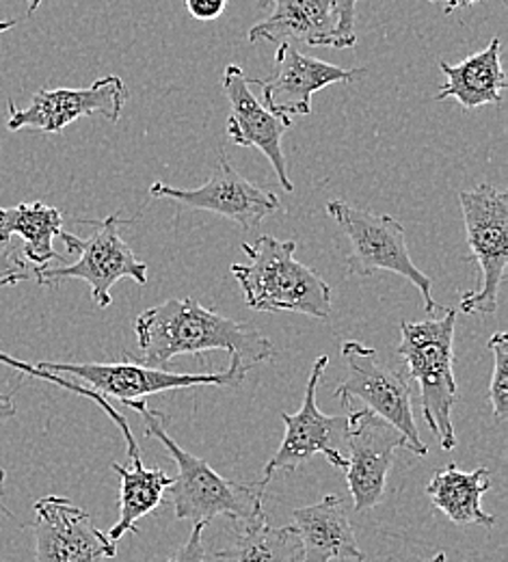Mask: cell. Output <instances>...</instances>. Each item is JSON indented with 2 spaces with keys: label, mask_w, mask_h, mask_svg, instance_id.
<instances>
[{
  "label": "cell",
  "mask_w": 508,
  "mask_h": 562,
  "mask_svg": "<svg viewBox=\"0 0 508 562\" xmlns=\"http://www.w3.org/2000/svg\"><path fill=\"white\" fill-rule=\"evenodd\" d=\"M139 355H128L151 368H167L180 355L227 351L238 355L249 368L273 361L275 347L253 325L225 318L204 307L195 296L169 299L139 314L135 321Z\"/></svg>",
  "instance_id": "cell-1"
},
{
  "label": "cell",
  "mask_w": 508,
  "mask_h": 562,
  "mask_svg": "<svg viewBox=\"0 0 508 562\" xmlns=\"http://www.w3.org/2000/svg\"><path fill=\"white\" fill-rule=\"evenodd\" d=\"M135 409L146 424V437L158 439L178 468V476L171 481L169 490L176 519L189 521H211L215 517H227L240 521L245 526L264 519L262 499L267 492V483H238L223 479L215 468H211L204 459L184 450L169 432L167 416L149 409L146 398L126 403Z\"/></svg>",
  "instance_id": "cell-2"
},
{
  "label": "cell",
  "mask_w": 508,
  "mask_h": 562,
  "mask_svg": "<svg viewBox=\"0 0 508 562\" xmlns=\"http://www.w3.org/2000/svg\"><path fill=\"white\" fill-rule=\"evenodd\" d=\"M247 265H232L245 305L256 312H294L312 318L331 316V285L294 258L296 243L260 236L242 243Z\"/></svg>",
  "instance_id": "cell-3"
},
{
  "label": "cell",
  "mask_w": 508,
  "mask_h": 562,
  "mask_svg": "<svg viewBox=\"0 0 508 562\" xmlns=\"http://www.w3.org/2000/svg\"><path fill=\"white\" fill-rule=\"evenodd\" d=\"M454 331L456 310L445 307L441 316L422 323H400L398 355L407 374L420 387L425 422L439 439L441 450L456 448L452 409L459 401L454 376Z\"/></svg>",
  "instance_id": "cell-4"
},
{
  "label": "cell",
  "mask_w": 508,
  "mask_h": 562,
  "mask_svg": "<svg viewBox=\"0 0 508 562\" xmlns=\"http://www.w3.org/2000/svg\"><path fill=\"white\" fill-rule=\"evenodd\" d=\"M327 214L340 225L342 234L351 245L347 258L349 276L370 278L379 271L394 273L398 278L411 281L425 301V312H443L433 299V281L425 276L409 256L405 243V225L390 214L363 211L342 200H331L327 204Z\"/></svg>",
  "instance_id": "cell-5"
},
{
  "label": "cell",
  "mask_w": 508,
  "mask_h": 562,
  "mask_svg": "<svg viewBox=\"0 0 508 562\" xmlns=\"http://www.w3.org/2000/svg\"><path fill=\"white\" fill-rule=\"evenodd\" d=\"M82 223L93 225V234L87 240H80L68 232L59 234L70 254H78V260L57 269H33V280H37L39 285H59L61 281L68 280L87 281L93 303L100 310H106L113 303L111 288L117 281L133 280L139 285H146L147 267L133 254L120 234L124 225L133 223L131 218L126 221L120 214H111L102 221L82 218Z\"/></svg>",
  "instance_id": "cell-6"
},
{
  "label": "cell",
  "mask_w": 508,
  "mask_h": 562,
  "mask_svg": "<svg viewBox=\"0 0 508 562\" xmlns=\"http://www.w3.org/2000/svg\"><path fill=\"white\" fill-rule=\"evenodd\" d=\"M37 368L76 376L87 387L98 392L104 398H117L120 403H131L147 398L151 394L171 392V390H189V387H238L249 366L238 357H229V366L221 372H204V374H184L169 372L167 368H151L135 361L128 352H124L122 363H59V361H35Z\"/></svg>",
  "instance_id": "cell-7"
},
{
  "label": "cell",
  "mask_w": 508,
  "mask_h": 562,
  "mask_svg": "<svg viewBox=\"0 0 508 562\" xmlns=\"http://www.w3.org/2000/svg\"><path fill=\"white\" fill-rule=\"evenodd\" d=\"M472 260L481 267V285L463 292V314H496L508 265V195L492 184L459 191Z\"/></svg>",
  "instance_id": "cell-8"
},
{
  "label": "cell",
  "mask_w": 508,
  "mask_h": 562,
  "mask_svg": "<svg viewBox=\"0 0 508 562\" xmlns=\"http://www.w3.org/2000/svg\"><path fill=\"white\" fill-rule=\"evenodd\" d=\"M340 351L347 363V374L334 390L336 398H340L345 407L351 401H363L365 409L390 422L405 435L407 448L414 454L427 457L429 448L422 441L416 424L411 387L405 374L381 363L376 351L358 340L345 342Z\"/></svg>",
  "instance_id": "cell-9"
},
{
  "label": "cell",
  "mask_w": 508,
  "mask_h": 562,
  "mask_svg": "<svg viewBox=\"0 0 508 562\" xmlns=\"http://www.w3.org/2000/svg\"><path fill=\"white\" fill-rule=\"evenodd\" d=\"M329 357L323 355L314 361V368L307 379L305 398L296 414H282L286 424V435L280 450L264 465V483L269 485L278 472H294L307 463L314 454H323L329 465L345 470V437L349 428V416H327L318 409V385L325 374Z\"/></svg>",
  "instance_id": "cell-10"
},
{
  "label": "cell",
  "mask_w": 508,
  "mask_h": 562,
  "mask_svg": "<svg viewBox=\"0 0 508 562\" xmlns=\"http://www.w3.org/2000/svg\"><path fill=\"white\" fill-rule=\"evenodd\" d=\"M128 95V87L120 76L98 78L84 89H39L26 109H18L9 100L7 128H33L57 135L80 117L102 115L109 122H117Z\"/></svg>",
  "instance_id": "cell-11"
},
{
  "label": "cell",
  "mask_w": 508,
  "mask_h": 562,
  "mask_svg": "<svg viewBox=\"0 0 508 562\" xmlns=\"http://www.w3.org/2000/svg\"><path fill=\"white\" fill-rule=\"evenodd\" d=\"M345 448L349 450L345 472L353 510H370L383 499L396 452L407 448V439L396 426L370 409H358L349 414Z\"/></svg>",
  "instance_id": "cell-12"
},
{
  "label": "cell",
  "mask_w": 508,
  "mask_h": 562,
  "mask_svg": "<svg viewBox=\"0 0 508 562\" xmlns=\"http://www.w3.org/2000/svg\"><path fill=\"white\" fill-rule=\"evenodd\" d=\"M149 195L154 200H171L182 209L215 212L238 223L242 229H256L269 214L282 211L280 198L242 178L227 162L223 151L206 184L197 189H176L165 182H154Z\"/></svg>",
  "instance_id": "cell-13"
},
{
  "label": "cell",
  "mask_w": 508,
  "mask_h": 562,
  "mask_svg": "<svg viewBox=\"0 0 508 562\" xmlns=\"http://www.w3.org/2000/svg\"><path fill=\"white\" fill-rule=\"evenodd\" d=\"M35 561L106 562L117 557V543L93 526L87 510L61 495L35 502Z\"/></svg>",
  "instance_id": "cell-14"
},
{
  "label": "cell",
  "mask_w": 508,
  "mask_h": 562,
  "mask_svg": "<svg viewBox=\"0 0 508 562\" xmlns=\"http://www.w3.org/2000/svg\"><path fill=\"white\" fill-rule=\"evenodd\" d=\"M223 91L229 102L227 137L240 147H258L273 165L280 184L292 193L294 184L289 178L286 156L282 149L284 133L291 128V117L273 115L249 89V80L238 66H227L223 71Z\"/></svg>",
  "instance_id": "cell-15"
},
{
  "label": "cell",
  "mask_w": 508,
  "mask_h": 562,
  "mask_svg": "<svg viewBox=\"0 0 508 562\" xmlns=\"http://www.w3.org/2000/svg\"><path fill=\"white\" fill-rule=\"evenodd\" d=\"M275 76L269 80H249L262 87L267 109L280 117L309 115L312 95L331 85H349L355 80L358 71L342 70L334 64L307 57L298 53L291 42L280 44L275 57Z\"/></svg>",
  "instance_id": "cell-16"
},
{
  "label": "cell",
  "mask_w": 508,
  "mask_h": 562,
  "mask_svg": "<svg viewBox=\"0 0 508 562\" xmlns=\"http://www.w3.org/2000/svg\"><path fill=\"white\" fill-rule=\"evenodd\" d=\"M292 519L303 546L301 562H363L365 559L342 495H325L312 506L294 508Z\"/></svg>",
  "instance_id": "cell-17"
},
{
  "label": "cell",
  "mask_w": 508,
  "mask_h": 562,
  "mask_svg": "<svg viewBox=\"0 0 508 562\" xmlns=\"http://www.w3.org/2000/svg\"><path fill=\"white\" fill-rule=\"evenodd\" d=\"M445 82L436 100H456L463 109H481L487 104H500L507 89V74L503 68V40L494 37L487 48L467 57L465 61L450 66L439 61Z\"/></svg>",
  "instance_id": "cell-18"
},
{
  "label": "cell",
  "mask_w": 508,
  "mask_h": 562,
  "mask_svg": "<svg viewBox=\"0 0 508 562\" xmlns=\"http://www.w3.org/2000/svg\"><path fill=\"white\" fill-rule=\"evenodd\" d=\"M336 26L334 0H273V13L256 24L249 42L284 44L289 40L305 42L307 46H325V40Z\"/></svg>",
  "instance_id": "cell-19"
},
{
  "label": "cell",
  "mask_w": 508,
  "mask_h": 562,
  "mask_svg": "<svg viewBox=\"0 0 508 562\" xmlns=\"http://www.w3.org/2000/svg\"><path fill=\"white\" fill-rule=\"evenodd\" d=\"M492 490V472L476 468L472 472L459 470L454 463L437 470L427 485V495L433 506L456 526H485L494 528L496 517L481 506L483 495Z\"/></svg>",
  "instance_id": "cell-20"
},
{
  "label": "cell",
  "mask_w": 508,
  "mask_h": 562,
  "mask_svg": "<svg viewBox=\"0 0 508 562\" xmlns=\"http://www.w3.org/2000/svg\"><path fill=\"white\" fill-rule=\"evenodd\" d=\"M64 232V214L55 206L42 202L18 204L13 209H0V245L7 247L13 236L24 240V262L33 269H44L50 262H64L53 247V240Z\"/></svg>",
  "instance_id": "cell-21"
},
{
  "label": "cell",
  "mask_w": 508,
  "mask_h": 562,
  "mask_svg": "<svg viewBox=\"0 0 508 562\" xmlns=\"http://www.w3.org/2000/svg\"><path fill=\"white\" fill-rule=\"evenodd\" d=\"M111 468L117 472L122 485H120V517L106 535L113 543H117L126 535L139 532L137 521L162 504V495L169 490L173 479L162 470L146 468L144 461L133 463V468H126L122 463H111Z\"/></svg>",
  "instance_id": "cell-22"
},
{
  "label": "cell",
  "mask_w": 508,
  "mask_h": 562,
  "mask_svg": "<svg viewBox=\"0 0 508 562\" xmlns=\"http://www.w3.org/2000/svg\"><path fill=\"white\" fill-rule=\"evenodd\" d=\"M217 562H301L303 546L292 526H271L264 519L245 526L234 535L227 548L215 554Z\"/></svg>",
  "instance_id": "cell-23"
},
{
  "label": "cell",
  "mask_w": 508,
  "mask_h": 562,
  "mask_svg": "<svg viewBox=\"0 0 508 562\" xmlns=\"http://www.w3.org/2000/svg\"><path fill=\"white\" fill-rule=\"evenodd\" d=\"M0 363H4V366H9V368H13V370H18V372H22V374H29V376H33V379H42V381H48V383H55V385H59V387H64V390H68V392H72V394H78V396H84V398H89V401H93L109 418L111 422L120 428V432L124 435V439H126V446H128V457H131V461H137V459H142V450H139V443H137V439H135V435H133V430H131V424L128 420L124 418V416H120V412L115 409V407H111V403L104 398V396H100L98 392H93L91 387H87V385H80V383H74V381H68V379H64L61 374H55V372H48V370H42V368H37L35 363H29V361H22V359H15V357H11V355H7V352L0 351Z\"/></svg>",
  "instance_id": "cell-24"
},
{
  "label": "cell",
  "mask_w": 508,
  "mask_h": 562,
  "mask_svg": "<svg viewBox=\"0 0 508 562\" xmlns=\"http://www.w3.org/2000/svg\"><path fill=\"white\" fill-rule=\"evenodd\" d=\"M489 349L494 352V374L489 383V403L494 418L505 422L508 418V334L496 331L489 338Z\"/></svg>",
  "instance_id": "cell-25"
},
{
  "label": "cell",
  "mask_w": 508,
  "mask_h": 562,
  "mask_svg": "<svg viewBox=\"0 0 508 562\" xmlns=\"http://www.w3.org/2000/svg\"><path fill=\"white\" fill-rule=\"evenodd\" d=\"M334 7H336V26L325 40V48H336V50L353 48L358 44V35H355L358 0H334Z\"/></svg>",
  "instance_id": "cell-26"
},
{
  "label": "cell",
  "mask_w": 508,
  "mask_h": 562,
  "mask_svg": "<svg viewBox=\"0 0 508 562\" xmlns=\"http://www.w3.org/2000/svg\"><path fill=\"white\" fill-rule=\"evenodd\" d=\"M204 530L206 521H195L193 530L187 539V543L167 562H204L206 561V548H204Z\"/></svg>",
  "instance_id": "cell-27"
},
{
  "label": "cell",
  "mask_w": 508,
  "mask_h": 562,
  "mask_svg": "<svg viewBox=\"0 0 508 562\" xmlns=\"http://www.w3.org/2000/svg\"><path fill=\"white\" fill-rule=\"evenodd\" d=\"M26 280H33V269H29L24 260H15V256L0 245V283L15 285Z\"/></svg>",
  "instance_id": "cell-28"
},
{
  "label": "cell",
  "mask_w": 508,
  "mask_h": 562,
  "mask_svg": "<svg viewBox=\"0 0 508 562\" xmlns=\"http://www.w3.org/2000/svg\"><path fill=\"white\" fill-rule=\"evenodd\" d=\"M227 0H187V9L195 20H217L225 11Z\"/></svg>",
  "instance_id": "cell-29"
},
{
  "label": "cell",
  "mask_w": 508,
  "mask_h": 562,
  "mask_svg": "<svg viewBox=\"0 0 508 562\" xmlns=\"http://www.w3.org/2000/svg\"><path fill=\"white\" fill-rule=\"evenodd\" d=\"M15 414H18V409H15L13 398L9 394H0V424L15 418Z\"/></svg>",
  "instance_id": "cell-30"
},
{
  "label": "cell",
  "mask_w": 508,
  "mask_h": 562,
  "mask_svg": "<svg viewBox=\"0 0 508 562\" xmlns=\"http://www.w3.org/2000/svg\"><path fill=\"white\" fill-rule=\"evenodd\" d=\"M429 2H443V4H445V13L450 15V13L459 11V9H465V7L476 4V2H481V0H429Z\"/></svg>",
  "instance_id": "cell-31"
},
{
  "label": "cell",
  "mask_w": 508,
  "mask_h": 562,
  "mask_svg": "<svg viewBox=\"0 0 508 562\" xmlns=\"http://www.w3.org/2000/svg\"><path fill=\"white\" fill-rule=\"evenodd\" d=\"M18 22L15 20H7V22H0V33H4V31H9V29H13Z\"/></svg>",
  "instance_id": "cell-32"
},
{
  "label": "cell",
  "mask_w": 508,
  "mask_h": 562,
  "mask_svg": "<svg viewBox=\"0 0 508 562\" xmlns=\"http://www.w3.org/2000/svg\"><path fill=\"white\" fill-rule=\"evenodd\" d=\"M42 0H29V15H33L37 9H39Z\"/></svg>",
  "instance_id": "cell-33"
},
{
  "label": "cell",
  "mask_w": 508,
  "mask_h": 562,
  "mask_svg": "<svg viewBox=\"0 0 508 562\" xmlns=\"http://www.w3.org/2000/svg\"><path fill=\"white\" fill-rule=\"evenodd\" d=\"M425 562H448V559H445L443 552H437V554H433L431 559H427Z\"/></svg>",
  "instance_id": "cell-34"
},
{
  "label": "cell",
  "mask_w": 508,
  "mask_h": 562,
  "mask_svg": "<svg viewBox=\"0 0 508 562\" xmlns=\"http://www.w3.org/2000/svg\"><path fill=\"white\" fill-rule=\"evenodd\" d=\"M4 476H7V474H4V470L0 468V492H2V485H4Z\"/></svg>",
  "instance_id": "cell-35"
},
{
  "label": "cell",
  "mask_w": 508,
  "mask_h": 562,
  "mask_svg": "<svg viewBox=\"0 0 508 562\" xmlns=\"http://www.w3.org/2000/svg\"><path fill=\"white\" fill-rule=\"evenodd\" d=\"M260 7H273V0H258Z\"/></svg>",
  "instance_id": "cell-36"
}]
</instances>
